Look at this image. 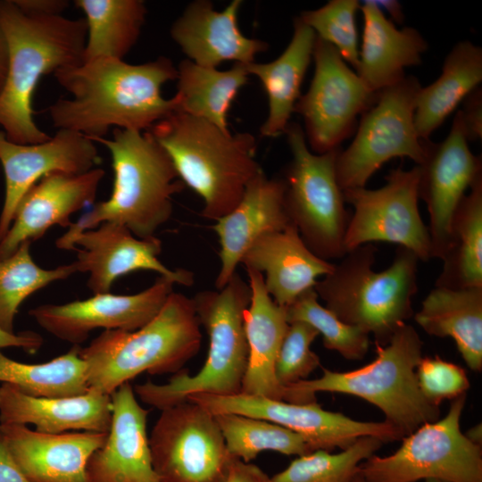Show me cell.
I'll return each instance as SVG.
<instances>
[{"mask_svg":"<svg viewBox=\"0 0 482 482\" xmlns=\"http://www.w3.org/2000/svg\"><path fill=\"white\" fill-rule=\"evenodd\" d=\"M245 270L252 297L244 314L248 362L240 393L287 402V387L275 375L278 353L289 326L286 309L269 295L262 273L249 268Z\"/></svg>","mask_w":482,"mask_h":482,"instance_id":"27","label":"cell"},{"mask_svg":"<svg viewBox=\"0 0 482 482\" xmlns=\"http://www.w3.org/2000/svg\"><path fill=\"white\" fill-rule=\"evenodd\" d=\"M481 424L470 428L465 436L473 443L481 445L482 433Z\"/></svg>","mask_w":482,"mask_h":482,"instance_id":"50","label":"cell"},{"mask_svg":"<svg viewBox=\"0 0 482 482\" xmlns=\"http://www.w3.org/2000/svg\"><path fill=\"white\" fill-rule=\"evenodd\" d=\"M351 482H369V481L357 471V473L353 478Z\"/></svg>","mask_w":482,"mask_h":482,"instance_id":"51","label":"cell"},{"mask_svg":"<svg viewBox=\"0 0 482 482\" xmlns=\"http://www.w3.org/2000/svg\"><path fill=\"white\" fill-rule=\"evenodd\" d=\"M315 69L308 91L294 112L302 116L312 152L321 154L340 148L357 128V118L374 103L371 91L328 42L316 36Z\"/></svg>","mask_w":482,"mask_h":482,"instance_id":"13","label":"cell"},{"mask_svg":"<svg viewBox=\"0 0 482 482\" xmlns=\"http://www.w3.org/2000/svg\"><path fill=\"white\" fill-rule=\"evenodd\" d=\"M315 40V32L297 17L294 20L291 40L278 58L266 63L254 62L246 65L249 75L261 81L268 98V116L260 129L262 136L276 137L285 133L301 96Z\"/></svg>","mask_w":482,"mask_h":482,"instance_id":"29","label":"cell"},{"mask_svg":"<svg viewBox=\"0 0 482 482\" xmlns=\"http://www.w3.org/2000/svg\"><path fill=\"white\" fill-rule=\"evenodd\" d=\"M85 14L84 61L107 57L123 60L136 45L147 9L142 0H76Z\"/></svg>","mask_w":482,"mask_h":482,"instance_id":"34","label":"cell"},{"mask_svg":"<svg viewBox=\"0 0 482 482\" xmlns=\"http://www.w3.org/2000/svg\"><path fill=\"white\" fill-rule=\"evenodd\" d=\"M107 438L87 464L88 482H160L152 464L146 432L149 411L137 402L129 382L112 395Z\"/></svg>","mask_w":482,"mask_h":482,"instance_id":"21","label":"cell"},{"mask_svg":"<svg viewBox=\"0 0 482 482\" xmlns=\"http://www.w3.org/2000/svg\"><path fill=\"white\" fill-rule=\"evenodd\" d=\"M468 141L482 137V94L478 87L465 99L463 109L459 110Z\"/></svg>","mask_w":482,"mask_h":482,"instance_id":"43","label":"cell"},{"mask_svg":"<svg viewBox=\"0 0 482 482\" xmlns=\"http://www.w3.org/2000/svg\"><path fill=\"white\" fill-rule=\"evenodd\" d=\"M79 350V345H73L66 353L37 364L16 362L0 351V382L34 397L84 395L89 390L87 366Z\"/></svg>","mask_w":482,"mask_h":482,"instance_id":"35","label":"cell"},{"mask_svg":"<svg viewBox=\"0 0 482 482\" xmlns=\"http://www.w3.org/2000/svg\"><path fill=\"white\" fill-rule=\"evenodd\" d=\"M468 142L459 111L442 142L423 140L425 157L419 165V198L425 202L429 215L431 258L442 260L455 211L467 189L482 175L481 156L473 154Z\"/></svg>","mask_w":482,"mask_h":482,"instance_id":"17","label":"cell"},{"mask_svg":"<svg viewBox=\"0 0 482 482\" xmlns=\"http://www.w3.org/2000/svg\"><path fill=\"white\" fill-rule=\"evenodd\" d=\"M376 4L382 10L386 11L390 15L392 20L400 23L403 22L404 16L402 11L401 4L399 2L395 0H384V1H374Z\"/></svg>","mask_w":482,"mask_h":482,"instance_id":"49","label":"cell"},{"mask_svg":"<svg viewBox=\"0 0 482 482\" xmlns=\"http://www.w3.org/2000/svg\"><path fill=\"white\" fill-rule=\"evenodd\" d=\"M482 81V48L460 41L445 57L440 76L421 87L416 99L414 126L421 140H428L458 104Z\"/></svg>","mask_w":482,"mask_h":482,"instance_id":"31","label":"cell"},{"mask_svg":"<svg viewBox=\"0 0 482 482\" xmlns=\"http://www.w3.org/2000/svg\"><path fill=\"white\" fill-rule=\"evenodd\" d=\"M104 176L98 167L79 175L44 176L21 198L12 225L0 241V260L13 254L23 242L41 238L54 225L70 228L71 216L95 203Z\"/></svg>","mask_w":482,"mask_h":482,"instance_id":"20","label":"cell"},{"mask_svg":"<svg viewBox=\"0 0 482 482\" xmlns=\"http://www.w3.org/2000/svg\"><path fill=\"white\" fill-rule=\"evenodd\" d=\"M200 328L193 299L173 291L157 315L141 328L104 330L87 346L80 347L89 388L111 395L143 372L177 373L199 352Z\"/></svg>","mask_w":482,"mask_h":482,"instance_id":"5","label":"cell"},{"mask_svg":"<svg viewBox=\"0 0 482 482\" xmlns=\"http://www.w3.org/2000/svg\"><path fill=\"white\" fill-rule=\"evenodd\" d=\"M8 69V49L4 35L0 28V93L4 86Z\"/></svg>","mask_w":482,"mask_h":482,"instance_id":"48","label":"cell"},{"mask_svg":"<svg viewBox=\"0 0 482 482\" xmlns=\"http://www.w3.org/2000/svg\"><path fill=\"white\" fill-rule=\"evenodd\" d=\"M242 4L233 0L218 11L211 1H193L172 23L170 37L188 60L203 67L217 68L227 61L254 62L255 56L269 45L245 37L239 29L237 15Z\"/></svg>","mask_w":482,"mask_h":482,"instance_id":"23","label":"cell"},{"mask_svg":"<svg viewBox=\"0 0 482 482\" xmlns=\"http://www.w3.org/2000/svg\"><path fill=\"white\" fill-rule=\"evenodd\" d=\"M251 297L249 283L237 272L223 288L197 293L192 298L195 313L209 337L204 366L192 376L180 370L166 384L146 381L135 386L140 400L162 411L192 394H239L248 362L244 314Z\"/></svg>","mask_w":482,"mask_h":482,"instance_id":"8","label":"cell"},{"mask_svg":"<svg viewBox=\"0 0 482 482\" xmlns=\"http://www.w3.org/2000/svg\"><path fill=\"white\" fill-rule=\"evenodd\" d=\"M363 32L356 73L373 92L391 87L420 65L428 44L414 28L398 29L374 1L361 4Z\"/></svg>","mask_w":482,"mask_h":482,"instance_id":"28","label":"cell"},{"mask_svg":"<svg viewBox=\"0 0 482 482\" xmlns=\"http://www.w3.org/2000/svg\"><path fill=\"white\" fill-rule=\"evenodd\" d=\"M360 8L357 0H330L318 9L302 12L299 16L318 37L332 45L355 71L359 63L355 13Z\"/></svg>","mask_w":482,"mask_h":482,"instance_id":"40","label":"cell"},{"mask_svg":"<svg viewBox=\"0 0 482 482\" xmlns=\"http://www.w3.org/2000/svg\"><path fill=\"white\" fill-rule=\"evenodd\" d=\"M436 287H482V175L470 187L453 215Z\"/></svg>","mask_w":482,"mask_h":482,"instance_id":"33","label":"cell"},{"mask_svg":"<svg viewBox=\"0 0 482 482\" xmlns=\"http://www.w3.org/2000/svg\"><path fill=\"white\" fill-rule=\"evenodd\" d=\"M285 190L283 179H269L262 170L248 183L237 205L216 220L212 229L220 246L217 290L233 277L244 253L255 240L292 224L286 208Z\"/></svg>","mask_w":482,"mask_h":482,"instance_id":"22","label":"cell"},{"mask_svg":"<svg viewBox=\"0 0 482 482\" xmlns=\"http://www.w3.org/2000/svg\"><path fill=\"white\" fill-rule=\"evenodd\" d=\"M318 336V331L305 322L289 323L275 363L276 378L282 386L307 379L320 365V357L311 350Z\"/></svg>","mask_w":482,"mask_h":482,"instance_id":"41","label":"cell"},{"mask_svg":"<svg viewBox=\"0 0 482 482\" xmlns=\"http://www.w3.org/2000/svg\"><path fill=\"white\" fill-rule=\"evenodd\" d=\"M240 263L265 274L266 290L281 307H287L301 294L313 288L317 278L330 273L335 265L315 255L293 223L255 240Z\"/></svg>","mask_w":482,"mask_h":482,"instance_id":"25","label":"cell"},{"mask_svg":"<svg viewBox=\"0 0 482 482\" xmlns=\"http://www.w3.org/2000/svg\"><path fill=\"white\" fill-rule=\"evenodd\" d=\"M0 482H30L16 463L0 426Z\"/></svg>","mask_w":482,"mask_h":482,"instance_id":"45","label":"cell"},{"mask_svg":"<svg viewBox=\"0 0 482 482\" xmlns=\"http://www.w3.org/2000/svg\"><path fill=\"white\" fill-rule=\"evenodd\" d=\"M421 85L414 76L378 92L362 115L350 145L339 150L335 170L342 190L365 187L384 163L408 157L420 165L425 157L423 140L414 126V111Z\"/></svg>","mask_w":482,"mask_h":482,"instance_id":"11","label":"cell"},{"mask_svg":"<svg viewBox=\"0 0 482 482\" xmlns=\"http://www.w3.org/2000/svg\"><path fill=\"white\" fill-rule=\"evenodd\" d=\"M149 446L160 482H226L235 459L214 415L188 400L162 410Z\"/></svg>","mask_w":482,"mask_h":482,"instance_id":"12","label":"cell"},{"mask_svg":"<svg viewBox=\"0 0 482 482\" xmlns=\"http://www.w3.org/2000/svg\"><path fill=\"white\" fill-rule=\"evenodd\" d=\"M214 417L229 453L245 462L264 451L296 456L312 452L302 436L270 421L236 413Z\"/></svg>","mask_w":482,"mask_h":482,"instance_id":"36","label":"cell"},{"mask_svg":"<svg viewBox=\"0 0 482 482\" xmlns=\"http://www.w3.org/2000/svg\"><path fill=\"white\" fill-rule=\"evenodd\" d=\"M419 388L431 404L439 407L445 400H453L470 388L466 371L459 365L438 356L422 357L416 368Z\"/></svg>","mask_w":482,"mask_h":482,"instance_id":"42","label":"cell"},{"mask_svg":"<svg viewBox=\"0 0 482 482\" xmlns=\"http://www.w3.org/2000/svg\"><path fill=\"white\" fill-rule=\"evenodd\" d=\"M42 336L32 330L10 333L0 328V351L4 348L17 347L34 353L42 346Z\"/></svg>","mask_w":482,"mask_h":482,"instance_id":"44","label":"cell"},{"mask_svg":"<svg viewBox=\"0 0 482 482\" xmlns=\"http://www.w3.org/2000/svg\"><path fill=\"white\" fill-rule=\"evenodd\" d=\"M112 417L111 395L92 388L77 396L47 398L25 395L10 384L0 386V424H32L48 434L108 433Z\"/></svg>","mask_w":482,"mask_h":482,"instance_id":"26","label":"cell"},{"mask_svg":"<svg viewBox=\"0 0 482 482\" xmlns=\"http://www.w3.org/2000/svg\"><path fill=\"white\" fill-rule=\"evenodd\" d=\"M10 451L30 482H88L87 464L108 433H42L25 425L0 424Z\"/></svg>","mask_w":482,"mask_h":482,"instance_id":"24","label":"cell"},{"mask_svg":"<svg viewBox=\"0 0 482 482\" xmlns=\"http://www.w3.org/2000/svg\"><path fill=\"white\" fill-rule=\"evenodd\" d=\"M54 76L71 97H61L47 108L53 126L89 139L104 137L111 128L147 130L177 112L176 98L162 95V86L178 77L177 67L165 56L141 64L95 58Z\"/></svg>","mask_w":482,"mask_h":482,"instance_id":"1","label":"cell"},{"mask_svg":"<svg viewBox=\"0 0 482 482\" xmlns=\"http://www.w3.org/2000/svg\"><path fill=\"white\" fill-rule=\"evenodd\" d=\"M413 316L427 334L453 338L470 370H482V287H435Z\"/></svg>","mask_w":482,"mask_h":482,"instance_id":"30","label":"cell"},{"mask_svg":"<svg viewBox=\"0 0 482 482\" xmlns=\"http://www.w3.org/2000/svg\"><path fill=\"white\" fill-rule=\"evenodd\" d=\"M377 252L372 243L347 252L313 288L338 319L372 334L375 343L386 345L414 314L420 260L411 250L399 246L390 266L377 272L373 270Z\"/></svg>","mask_w":482,"mask_h":482,"instance_id":"7","label":"cell"},{"mask_svg":"<svg viewBox=\"0 0 482 482\" xmlns=\"http://www.w3.org/2000/svg\"><path fill=\"white\" fill-rule=\"evenodd\" d=\"M170 157L179 179L203 199L201 215L217 220L241 200L262 170L256 140L248 132H225L175 112L147 129Z\"/></svg>","mask_w":482,"mask_h":482,"instance_id":"4","label":"cell"},{"mask_svg":"<svg viewBox=\"0 0 482 482\" xmlns=\"http://www.w3.org/2000/svg\"><path fill=\"white\" fill-rule=\"evenodd\" d=\"M31 242H23L10 257L0 260V328L13 333V322L24 300L56 280L76 273L73 263L46 270L29 252Z\"/></svg>","mask_w":482,"mask_h":482,"instance_id":"37","label":"cell"},{"mask_svg":"<svg viewBox=\"0 0 482 482\" xmlns=\"http://www.w3.org/2000/svg\"><path fill=\"white\" fill-rule=\"evenodd\" d=\"M425 482H443V481H440L438 479L429 478V479H426Z\"/></svg>","mask_w":482,"mask_h":482,"instance_id":"52","label":"cell"},{"mask_svg":"<svg viewBox=\"0 0 482 482\" xmlns=\"http://www.w3.org/2000/svg\"><path fill=\"white\" fill-rule=\"evenodd\" d=\"M314 288L301 294L285 307L288 323L301 321L313 327L322 336L325 348L337 352L347 360H362L370 346V335L347 324L320 304Z\"/></svg>","mask_w":482,"mask_h":482,"instance_id":"39","label":"cell"},{"mask_svg":"<svg viewBox=\"0 0 482 482\" xmlns=\"http://www.w3.org/2000/svg\"><path fill=\"white\" fill-rule=\"evenodd\" d=\"M292 159L285 170V204L306 246L328 261L343 258L350 220L335 162L340 148L318 154L309 148L303 128L290 122L285 133Z\"/></svg>","mask_w":482,"mask_h":482,"instance_id":"9","label":"cell"},{"mask_svg":"<svg viewBox=\"0 0 482 482\" xmlns=\"http://www.w3.org/2000/svg\"><path fill=\"white\" fill-rule=\"evenodd\" d=\"M187 400L201 405L212 415L236 413L282 426L302 436L312 452L345 450L362 436H373L383 443L403 437L385 420H356L340 412L326 411L317 403L299 404L243 393L231 395L196 393Z\"/></svg>","mask_w":482,"mask_h":482,"instance_id":"15","label":"cell"},{"mask_svg":"<svg viewBox=\"0 0 482 482\" xmlns=\"http://www.w3.org/2000/svg\"><path fill=\"white\" fill-rule=\"evenodd\" d=\"M0 28L8 49L7 75L0 93V126L9 141L42 143L50 136L34 121V91L44 75L83 62L86 21L33 15L13 0H0Z\"/></svg>","mask_w":482,"mask_h":482,"instance_id":"2","label":"cell"},{"mask_svg":"<svg viewBox=\"0 0 482 482\" xmlns=\"http://www.w3.org/2000/svg\"><path fill=\"white\" fill-rule=\"evenodd\" d=\"M376 358L350 371L323 369L320 378L301 380L287 387V402L316 403L317 392L346 394L360 397L377 408L385 421L405 436L421 425L439 419V407L421 394L416 368L422 358L423 343L410 324H402L386 345L375 343Z\"/></svg>","mask_w":482,"mask_h":482,"instance_id":"6","label":"cell"},{"mask_svg":"<svg viewBox=\"0 0 482 482\" xmlns=\"http://www.w3.org/2000/svg\"><path fill=\"white\" fill-rule=\"evenodd\" d=\"M226 482H272V480L258 466L235 458Z\"/></svg>","mask_w":482,"mask_h":482,"instance_id":"46","label":"cell"},{"mask_svg":"<svg viewBox=\"0 0 482 482\" xmlns=\"http://www.w3.org/2000/svg\"><path fill=\"white\" fill-rule=\"evenodd\" d=\"M100 161L96 143L77 131L60 129L49 139L29 145L9 141L0 131V163L5 179L0 241L12 225L21 198L44 176L53 172L82 174Z\"/></svg>","mask_w":482,"mask_h":482,"instance_id":"19","label":"cell"},{"mask_svg":"<svg viewBox=\"0 0 482 482\" xmlns=\"http://www.w3.org/2000/svg\"><path fill=\"white\" fill-rule=\"evenodd\" d=\"M465 402L466 394L452 400L443 419L403 436L391 455L373 454L359 465L358 472L369 482H482L481 445L461 430Z\"/></svg>","mask_w":482,"mask_h":482,"instance_id":"10","label":"cell"},{"mask_svg":"<svg viewBox=\"0 0 482 482\" xmlns=\"http://www.w3.org/2000/svg\"><path fill=\"white\" fill-rule=\"evenodd\" d=\"M420 169L401 166L385 178L377 189L358 187L343 190L345 202L353 207L345 235L347 252L372 242H388L411 250L420 261L431 259L428 226L419 208Z\"/></svg>","mask_w":482,"mask_h":482,"instance_id":"14","label":"cell"},{"mask_svg":"<svg viewBox=\"0 0 482 482\" xmlns=\"http://www.w3.org/2000/svg\"><path fill=\"white\" fill-rule=\"evenodd\" d=\"M246 65L234 62L229 70L220 71L182 60L177 67V112L230 132L228 112L239 89L248 82Z\"/></svg>","mask_w":482,"mask_h":482,"instance_id":"32","label":"cell"},{"mask_svg":"<svg viewBox=\"0 0 482 482\" xmlns=\"http://www.w3.org/2000/svg\"><path fill=\"white\" fill-rule=\"evenodd\" d=\"M91 140L111 154L112 191L107 200L96 203L72 223L56 240V247L105 221L123 225L141 239L155 237L172 214L173 195L185 187L170 157L147 130L113 129L111 138Z\"/></svg>","mask_w":482,"mask_h":482,"instance_id":"3","label":"cell"},{"mask_svg":"<svg viewBox=\"0 0 482 482\" xmlns=\"http://www.w3.org/2000/svg\"><path fill=\"white\" fill-rule=\"evenodd\" d=\"M383 442L373 436L358 438L337 453L316 450L298 456L272 482H351L359 465L375 454Z\"/></svg>","mask_w":482,"mask_h":482,"instance_id":"38","label":"cell"},{"mask_svg":"<svg viewBox=\"0 0 482 482\" xmlns=\"http://www.w3.org/2000/svg\"><path fill=\"white\" fill-rule=\"evenodd\" d=\"M25 12L38 16L62 15L69 6L66 0H13Z\"/></svg>","mask_w":482,"mask_h":482,"instance_id":"47","label":"cell"},{"mask_svg":"<svg viewBox=\"0 0 482 482\" xmlns=\"http://www.w3.org/2000/svg\"><path fill=\"white\" fill-rule=\"evenodd\" d=\"M176 282L160 276L134 295L96 294L63 304H41L29 314L54 337L79 345L96 328L135 331L153 320L173 292Z\"/></svg>","mask_w":482,"mask_h":482,"instance_id":"16","label":"cell"},{"mask_svg":"<svg viewBox=\"0 0 482 482\" xmlns=\"http://www.w3.org/2000/svg\"><path fill=\"white\" fill-rule=\"evenodd\" d=\"M59 249L77 251L72 262L77 272H88L87 287L94 295L110 293L114 281L136 270H152L191 286L194 275L183 269L170 270L159 259L162 241L156 237L141 239L123 225L105 221L77 234Z\"/></svg>","mask_w":482,"mask_h":482,"instance_id":"18","label":"cell"}]
</instances>
